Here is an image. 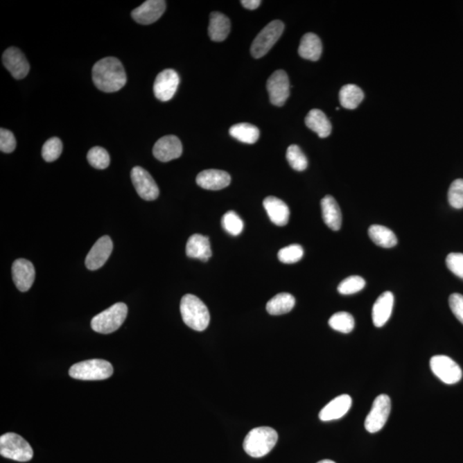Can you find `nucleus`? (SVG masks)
I'll return each mask as SVG.
<instances>
[{
  "mask_svg": "<svg viewBox=\"0 0 463 463\" xmlns=\"http://www.w3.org/2000/svg\"><path fill=\"white\" fill-rule=\"evenodd\" d=\"M89 164L96 169L107 168L110 164V157L107 151L101 147H94L87 155Z\"/></svg>",
  "mask_w": 463,
  "mask_h": 463,
  "instance_id": "34",
  "label": "nucleus"
},
{
  "mask_svg": "<svg viewBox=\"0 0 463 463\" xmlns=\"http://www.w3.org/2000/svg\"><path fill=\"white\" fill-rule=\"evenodd\" d=\"M351 406H352V398L350 396H339L320 411V419L322 421H331L341 419L349 411Z\"/></svg>",
  "mask_w": 463,
  "mask_h": 463,
  "instance_id": "19",
  "label": "nucleus"
},
{
  "mask_svg": "<svg viewBox=\"0 0 463 463\" xmlns=\"http://www.w3.org/2000/svg\"><path fill=\"white\" fill-rule=\"evenodd\" d=\"M317 463H335V462L331 460H322L320 462H318Z\"/></svg>",
  "mask_w": 463,
  "mask_h": 463,
  "instance_id": "43",
  "label": "nucleus"
},
{
  "mask_svg": "<svg viewBox=\"0 0 463 463\" xmlns=\"http://www.w3.org/2000/svg\"><path fill=\"white\" fill-rule=\"evenodd\" d=\"M263 207L274 225L279 227L287 225L289 216H290V211L283 201L277 197H267L263 200Z\"/></svg>",
  "mask_w": 463,
  "mask_h": 463,
  "instance_id": "20",
  "label": "nucleus"
},
{
  "mask_svg": "<svg viewBox=\"0 0 463 463\" xmlns=\"http://www.w3.org/2000/svg\"><path fill=\"white\" fill-rule=\"evenodd\" d=\"M182 143L179 137L168 135L161 137L155 143L153 155L158 161L168 162L182 157Z\"/></svg>",
  "mask_w": 463,
  "mask_h": 463,
  "instance_id": "14",
  "label": "nucleus"
},
{
  "mask_svg": "<svg viewBox=\"0 0 463 463\" xmlns=\"http://www.w3.org/2000/svg\"><path fill=\"white\" fill-rule=\"evenodd\" d=\"M394 306V295L392 292H385L379 296L372 308V321L376 327L381 328L392 316Z\"/></svg>",
  "mask_w": 463,
  "mask_h": 463,
  "instance_id": "21",
  "label": "nucleus"
},
{
  "mask_svg": "<svg viewBox=\"0 0 463 463\" xmlns=\"http://www.w3.org/2000/svg\"><path fill=\"white\" fill-rule=\"evenodd\" d=\"M223 229L233 236H238L244 229V222L233 211L227 212L222 220Z\"/></svg>",
  "mask_w": 463,
  "mask_h": 463,
  "instance_id": "33",
  "label": "nucleus"
},
{
  "mask_svg": "<svg viewBox=\"0 0 463 463\" xmlns=\"http://www.w3.org/2000/svg\"><path fill=\"white\" fill-rule=\"evenodd\" d=\"M305 123L309 129L316 132L321 139H325L331 135L332 125L330 121L323 111L320 110H311L307 114Z\"/></svg>",
  "mask_w": 463,
  "mask_h": 463,
  "instance_id": "25",
  "label": "nucleus"
},
{
  "mask_svg": "<svg viewBox=\"0 0 463 463\" xmlns=\"http://www.w3.org/2000/svg\"><path fill=\"white\" fill-rule=\"evenodd\" d=\"M114 374L111 363L104 360H89L72 365L69 375L78 381H96L110 378Z\"/></svg>",
  "mask_w": 463,
  "mask_h": 463,
  "instance_id": "4",
  "label": "nucleus"
},
{
  "mask_svg": "<svg viewBox=\"0 0 463 463\" xmlns=\"http://www.w3.org/2000/svg\"><path fill=\"white\" fill-rule=\"evenodd\" d=\"M180 313L184 324L197 331H204L211 321L207 306L193 295H186L180 302Z\"/></svg>",
  "mask_w": 463,
  "mask_h": 463,
  "instance_id": "2",
  "label": "nucleus"
},
{
  "mask_svg": "<svg viewBox=\"0 0 463 463\" xmlns=\"http://www.w3.org/2000/svg\"><path fill=\"white\" fill-rule=\"evenodd\" d=\"M0 454L2 457L17 462H28L33 458V448L18 434L8 433L0 437Z\"/></svg>",
  "mask_w": 463,
  "mask_h": 463,
  "instance_id": "6",
  "label": "nucleus"
},
{
  "mask_svg": "<svg viewBox=\"0 0 463 463\" xmlns=\"http://www.w3.org/2000/svg\"><path fill=\"white\" fill-rule=\"evenodd\" d=\"M278 440L277 430L261 426L250 430L244 440L243 448L252 457L260 458L270 453Z\"/></svg>",
  "mask_w": 463,
  "mask_h": 463,
  "instance_id": "3",
  "label": "nucleus"
},
{
  "mask_svg": "<svg viewBox=\"0 0 463 463\" xmlns=\"http://www.w3.org/2000/svg\"><path fill=\"white\" fill-rule=\"evenodd\" d=\"M287 160L289 165L296 171L302 172L306 170L308 166V161L305 154L298 146L292 144L288 147L287 150Z\"/></svg>",
  "mask_w": 463,
  "mask_h": 463,
  "instance_id": "32",
  "label": "nucleus"
},
{
  "mask_svg": "<svg viewBox=\"0 0 463 463\" xmlns=\"http://www.w3.org/2000/svg\"><path fill=\"white\" fill-rule=\"evenodd\" d=\"M231 30L229 18L224 14L212 12L209 18V35L212 41L220 42L225 41Z\"/></svg>",
  "mask_w": 463,
  "mask_h": 463,
  "instance_id": "24",
  "label": "nucleus"
},
{
  "mask_svg": "<svg viewBox=\"0 0 463 463\" xmlns=\"http://www.w3.org/2000/svg\"><path fill=\"white\" fill-rule=\"evenodd\" d=\"M448 304L452 313L455 317L463 324V295L460 294H453L448 299Z\"/></svg>",
  "mask_w": 463,
  "mask_h": 463,
  "instance_id": "41",
  "label": "nucleus"
},
{
  "mask_svg": "<svg viewBox=\"0 0 463 463\" xmlns=\"http://www.w3.org/2000/svg\"><path fill=\"white\" fill-rule=\"evenodd\" d=\"M186 255L191 259H199L207 262L211 258V242L207 236L194 234L189 238L186 244Z\"/></svg>",
  "mask_w": 463,
  "mask_h": 463,
  "instance_id": "22",
  "label": "nucleus"
},
{
  "mask_svg": "<svg viewBox=\"0 0 463 463\" xmlns=\"http://www.w3.org/2000/svg\"><path fill=\"white\" fill-rule=\"evenodd\" d=\"M303 256L304 250L299 245H288L287 247L281 249L278 252V259L281 263H287V265L299 262Z\"/></svg>",
  "mask_w": 463,
  "mask_h": 463,
  "instance_id": "37",
  "label": "nucleus"
},
{
  "mask_svg": "<svg viewBox=\"0 0 463 463\" xmlns=\"http://www.w3.org/2000/svg\"><path fill=\"white\" fill-rule=\"evenodd\" d=\"M165 10L166 2L164 0H148L132 10V17L137 23L149 25L164 15Z\"/></svg>",
  "mask_w": 463,
  "mask_h": 463,
  "instance_id": "15",
  "label": "nucleus"
},
{
  "mask_svg": "<svg viewBox=\"0 0 463 463\" xmlns=\"http://www.w3.org/2000/svg\"><path fill=\"white\" fill-rule=\"evenodd\" d=\"M180 85L178 73L172 69H166L157 75L154 82V94L158 100L168 101L175 96Z\"/></svg>",
  "mask_w": 463,
  "mask_h": 463,
  "instance_id": "12",
  "label": "nucleus"
},
{
  "mask_svg": "<svg viewBox=\"0 0 463 463\" xmlns=\"http://www.w3.org/2000/svg\"><path fill=\"white\" fill-rule=\"evenodd\" d=\"M229 133L235 139L248 144L255 143L260 136L259 128L247 123H241L232 126Z\"/></svg>",
  "mask_w": 463,
  "mask_h": 463,
  "instance_id": "30",
  "label": "nucleus"
},
{
  "mask_svg": "<svg viewBox=\"0 0 463 463\" xmlns=\"http://www.w3.org/2000/svg\"><path fill=\"white\" fill-rule=\"evenodd\" d=\"M114 245L110 236L99 238L86 256L85 265L89 270H96L103 267L113 252Z\"/></svg>",
  "mask_w": 463,
  "mask_h": 463,
  "instance_id": "13",
  "label": "nucleus"
},
{
  "mask_svg": "<svg viewBox=\"0 0 463 463\" xmlns=\"http://www.w3.org/2000/svg\"><path fill=\"white\" fill-rule=\"evenodd\" d=\"M12 278L18 290L27 292L34 283L35 270L34 265L28 260H16L12 265Z\"/></svg>",
  "mask_w": 463,
  "mask_h": 463,
  "instance_id": "17",
  "label": "nucleus"
},
{
  "mask_svg": "<svg viewBox=\"0 0 463 463\" xmlns=\"http://www.w3.org/2000/svg\"><path fill=\"white\" fill-rule=\"evenodd\" d=\"M448 200L451 207L460 209L463 208V180H455L448 189Z\"/></svg>",
  "mask_w": 463,
  "mask_h": 463,
  "instance_id": "38",
  "label": "nucleus"
},
{
  "mask_svg": "<svg viewBox=\"0 0 463 463\" xmlns=\"http://www.w3.org/2000/svg\"><path fill=\"white\" fill-rule=\"evenodd\" d=\"M365 286V281L362 277L352 276L346 278L339 284L338 290L340 294L349 295L356 294L362 290Z\"/></svg>",
  "mask_w": 463,
  "mask_h": 463,
  "instance_id": "36",
  "label": "nucleus"
},
{
  "mask_svg": "<svg viewBox=\"0 0 463 463\" xmlns=\"http://www.w3.org/2000/svg\"><path fill=\"white\" fill-rule=\"evenodd\" d=\"M93 82L97 89L106 93L119 91L125 85L128 78L117 58L107 57L96 63L92 70Z\"/></svg>",
  "mask_w": 463,
  "mask_h": 463,
  "instance_id": "1",
  "label": "nucleus"
},
{
  "mask_svg": "<svg viewBox=\"0 0 463 463\" xmlns=\"http://www.w3.org/2000/svg\"><path fill=\"white\" fill-rule=\"evenodd\" d=\"M295 306V299L294 296L288 292H281L271 299L267 303V312L274 316L282 315L291 312Z\"/></svg>",
  "mask_w": 463,
  "mask_h": 463,
  "instance_id": "27",
  "label": "nucleus"
},
{
  "mask_svg": "<svg viewBox=\"0 0 463 463\" xmlns=\"http://www.w3.org/2000/svg\"><path fill=\"white\" fill-rule=\"evenodd\" d=\"M284 24L280 20L271 21L253 41L251 53L255 59H260L273 48L284 31Z\"/></svg>",
  "mask_w": 463,
  "mask_h": 463,
  "instance_id": "7",
  "label": "nucleus"
},
{
  "mask_svg": "<svg viewBox=\"0 0 463 463\" xmlns=\"http://www.w3.org/2000/svg\"><path fill=\"white\" fill-rule=\"evenodd\" d=\"M362 89L354 85L342 87L339 93L340 103L347 110H356L364 99Z\"/></svg>",
  "mask_w": 463,
  "mask_h": 463,
  "instance_id": "28",
  "label": "nucleus"
},
{
  "mask_svg": "<svg viewBox=\"0 0 463 463\" xmlns=\"http://www.w3.org/2000/svg\"><path fill=\"white\" fill-rule=\"evenodd\" d=\"M446 265L452 273L463 279V253L453 252L448 254Z\"/></svg>",
  "mask_w": 463,
  "mask_h": 463,
  "instance_id": "39",
  "label": "nucleus"
},
{
  "mask_svg": "<svg viewBox=\"0 0 463 463\" xmlns=\"http://www.w3.org/2000/svg\"><path fill=\"white\" fill-rule=\"evenodd\" d=\"M196 182L205 190L219 191L229 186L231 176L222 170L208 169L199 173Z\"/></svg>",
  "mask_w": 463,
  "mask_h": 463,
  "instance_id": "18",
  "label": "nucleus"
},
{
  "mask_svg": "<svg viewBox=\"0 0 463 463\" xmlns=\"http://www.w3.org/2000/svg\"><path fill=\"white\" fill-rule=\"evenodd\" d=\"M270 103L277 107H282L290 95V83L284 71H274L267 82Z\"/></svg>",
  "mask_w": 463,
  "mask_h": 463,
  "instance_id": "10",
  "label": "nucleus"
},
{
  "mask_svg": "<svg viewBox=\"0 0 463 463\" xmlns=\"http://www.w3.org/2000/svg\"><path fill=\"white\" fill-rule=\"evenodd\" d=\"M329 325L334 331L349 334L353 331L356 322L350 313L340 312L333 315L329 320Z\"/></svg>",
  "mask_w": 463,
  "mask_h": 463,
  "instance_id": "31",
  "label": "nucleus"
},
{
  "mask_svg": "<svg viewBox=\"0 0 463 463\" xmlns=\"http://www.w3.org/2000/svg\"><path fill=\"white\" fill-rule=\"evenodd\" d=\"M16 146L17 141L13 133L9 130L0 129V150L3 153H12L15 150Z\"/></svg>",
  "mask_w": 463,
  "mask_h": 463,
  "instance_id": "40",
  "label": "nucleus"
},
{
  "mask_svg": "<svg viewBox=\"0 0 463 463\" xmlns=\"http://www.w3.org/2000/svg\"><path fill=\"white\" fill-rule=\"evenodd\" d=\"M369 236L376 245L383 248L396 247L397 238L388 227L381 225H372L368 230Z\"/></svg>",
  "mask_w": 463,
  "mask_h": 463,
  "instance_id": "29",
  "label": "nucleus"
},
{
  "mask_svg": "<svg viewBox=\"0 0 463 463\" xmlns=\"http://www.w3.org/2000/svg\"><path fill=\"white\" fill-rule=\"evenodd\" d=\"M430 370L446 385H455L461 381L462 371L459 365L446 356H435L430 360Z\"/></svg>",
  "mask_w": 463,
  "mask_h": 463,
  "instance_id": "9",
  "label": "nucleus"
},
{
  "mask_svg": "<svg viewBox=\"0 0 463 463\" xmlns=\"http://www.w3.org/2000/svg\"><path fill=\"white\" fill-rule=\"evenodd\" d=\"M323 51L321 40L317 35L307 33L303 36L299 46V54L303 59L317 61Z\"/></svg>",
  "mask_w": 463,
  "mask_h": 463,
  "instance_id": "26",
  "label": "nucleus"
},
{
  "mask_svg": "<svg viewBox=\"0 0 463 463\" xmlns=\"http://www.w3.org/2000/svg\"><path fill=\"white\" fill-rule=\"evenodd\" d=\"M128 306L125 303H116L93 317L91 321L93 331L101 334H111L121 328L128 317Z\"/></svg>",
  "mask_w": 463,
  "mask_h": 463,
  "instance_id": "5",
  "label": "nucleus"
},
{
  "mask_svg": "<svg viewBox=\"0 0 463 463\" xmlns=\"http://www.w3.org/2000/svg\"><path fill=\"white\" fill-rule=\"evenodd\" d=\"M2 60L3 66L14 78L23 79L30 71V64L20 49L10 48L6 50Z\"/></svg>",
  "mask_w": 463,
  "mask_h": 463,
  "instance_id": "16",
  "label": "nucleus"
},
{
  "mask_svg": "<svg viewBox=\"0 0 463 463\" xmlns=\"http://www.w3.org/2000/svg\"><path fill=\"white\" fill-rule=\"evenodd\" d=\"M241 3L245 9L253 10L259 8L262 2L260 0H242Z\"/></svg>",
  "mask_w": 463,
  "mask_h": 463,
  "instance_id": "42",
  "label": "nucleus"
},
{
  "mask_svg": "<svg viewBox=\"0 0 463 463\" xmlns=\"http://www.w3.org/2000/svg\"><path fill=\"white\" fill-rule=\"evenodd\" d=\"M131 177L133 186L139 197L146 201H153L159 197L160 191L157 184L146 169L135 166L132 170Z\"/></svg>",
  "mask_w": 463,
  "mask_h": 463,
  "instance_id": "11",
  "label": "nucleus"
},
{
  "mask_svg": "<svg viewBox=\"0 0 463 463\" xmlns=\"http://www.w3.org/2000/svg\"><path fill=\"white\" fill-rule=\"evenodd\" d=\"M321 208L324 223L333 231L341 229L342 216L335 199L327 195L322 199Z\"/></svg>",
  "mask_w": 463,
  "mask_h": 463,
  "instance_id": "23",
  "label": "nucleus"
},
{
  "mask_svg": "<svg viewBox=\"0 0 463 463\" xmlns=\"http://www.w3.org/2000/svg\"><path fill=\"white\" fill-rule=\"evenodd\" d=\"M63 150V144L58 137H52L42 147V157L46 161L53 162L60 157Z\"/></svg>",
  "mask_w": 463,
  "mask_h": 463,
  "instance_id": "35",
  "label": "nucleus"
},
{
  "mask_svg": "<svg viewBox=\"0 0 463 463\" xmlns=\"http://www.w3.org/2000/svg\"><path fill=\"white\" fill-rule=\"evenodd\" d=\"M392 410V401L387 395L376 397L370 413L365 421V428L368 433H376L383 429L388 421Z\"/></svg>",
  "mask_w": 463,
  "mask_h": 463,
  "instance_id": "8",
  "label": "nucleus"
}]
</instances>
